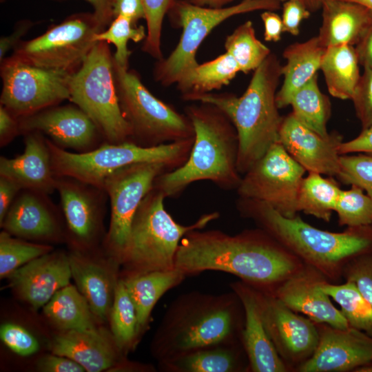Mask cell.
Returning a JSON list of instances; mask_svg holds the SVG:
<instances>
[{
  "label": "cell",
  "instance_id": "1",
  "mask_svg": "<svg viewBox=\"0 0 372 372\" xmlns=\"http://www.w3.org/2000/svg\"><path fill=\"white\" fill-rule=\"evenodd\" d=\"M303 265L259 227L236 235L220 230H192L181 239L174 260V268L186 276L205 271L227 272L270 293Z\"/></svg>",
  "mask_w": 372,
  "mask_h": 372
},
{
  "label": "cell",
  "instance_id": "2",
  "mask_svg": "<svg viewBox=\"0 0 372 372\" xmlns=\"http://www.w3.org/2000/svg\"><path fill=\"white\" fill-rule=\"evenodd\" d=\"M245 313L234 291L212 294L192 291L168 306L152 342L158 362L223 343L241 341Z\"/></svg>",
  "mask_w": 372,
  "mask_h": 372
},
{
  "label": "cell",
  "instance_id": "3",
  "mask_svg": "<svg viewBox=\"0 0 372 372\" xmlns=\"http://www.w3.org/2000/svg\"><path fill=\"white\" fill-rule=\"evenodd\" d=\"M237 209L242 217L254 220L330 282L343 280L344 269L351 260L372 254V224L331 232L311 225L298 214L285 216L269 204L257 200L239 198Z\"/></svg>",
  "mask_w": 372,
  "mask_h": 372
},
{
  "label": "cell",
  "instance_id": "4",
  "mask_svg": "<svg viewBox=\"0 0 372 372\" xmlns=\"http://www.w3.org/2000/svg\"><path fill=\"white\" fill-rule=\"evenodd\" d=\"M194 130L188 158L180 167L158 176L153 188L165 198L178 196L191 183L210 180L223 189L238 188V137L227 114L214 105L192 104L185 108Z\"/></svg>",
  "mask_w": 372,
  "mask_h": 372
},
{
  "label": "cell",
  "instance_id": "5",
  "mask_svg": "<svg viewBox=\"0 0 372 372\" xmlns=\"http://www.w3.org/2000/svg\"><path fill=\"white\" fill-rule=\"evenodd\" d=\"M281 69L278 56L271 52L254 71L240 96L210 92L192 96L188 100L214 105L229 118L238 137L237 168L240 174H245L278 141L283 118L276 103Z\"/></svg>",
  "mask_w": 372,
  "mask_h": 372
},
{
  "label": "cell",
  "instance_id": "6",
  "mask_svg": "<svg viewBox=\"0 0 372 372\" xmlns=\"http://www.w3.org/2000/svg\"><path fill=\"white\" fill-rule=\"evenodd\" d=\"M165 198L152 188L135 214L127 246L119 259L127 276L174 269L176 254L184 236L203 229L220 216L217 211L205 214L194 223L183 225L166 211Z\"/></svg>",
  "mask_w": 372,
  "mask_h": 372
},
{
  "label": "cell",
  "instance_id": "7",
  "mask_svg": "<svg viewBox=\"0 0 372 372\" xmlns=\"http://www.w3.org/2000/svg\"><path fill=\"white\" fill-rule=\"evenodd\" d=\"M52 165L57 176H69L103 189L105 178L114 171L141 163H161L170 171L188 158L194 137L154 147H143L128 141L105 143L84 153L70 152L47 138Z\"/></svg>",
  "mask_w": 372,
  "mask_h": 372
},
{
  "label": "cell",
  "instance_id": "8",
  "mask_svg": "<svg viewBox=\"0 0 372 372\" xmlns=\"http://www.w3.org/2000/svg\"><path fill=\"white\" fill-rule=\"evenodd\" d=\"M280 3L277 0H242L229 7L211 8L196 6L185 0H172L167 13L174 23L182 28V34L170 54L156 62L153 71L155 81L164 87L178 84L199 64L198 50L216 26L237 14L277 10Z\"/></svg>",
  "mask_w": 372,
  "mask_h": 372
},
{
  "label": "cell",
  "instance_id": "9",
  "mask_svg": "<svg viewBox=\"0 0 372 372\" xmlns=\"http://www.w3.org/2000/svg\"><path fill=\"white\" fill-rule=\"evenodd\" d=\"M108 44L97 42L70 81V100L94 121L107 143L130 141V125L121 112Z\"/></svg>",
  "mask_w": 372,
  "mask_h": 372
},
{
  "label": "cell",
  "instance_id": "10",
  "mask_svg": "<svg viewBox=\"0 0 372 372\" xmlns=\"http://www.w3.org/2000/svg\"><path fill=\"white\" fill-rule=\"evenodd\" d=\"M114 71L120 107L131 128L130 141L154 147L194 137L187 116L154 96L135 71L114 61Z\"/></svg>",
  "mask_w": 372,
  "mask_h": 372
},
{
  "label": "cell",
  "instance_id": "11",
  "mask_svg": "<svg viewBox=\"0 0 372 372\" xmlns=\"http://www.w3.org/2000/svg\"><path fill=\"white\" fill-rule=\"evenodd\" d=\"M101 31L94 13L73 14L41 35L21 41L11 56L34 66L74 72L97 43L94 35Z\"/></svg>",
  "mask_w": 372,
  "mask_h": 372
},
{
  "label": "cell",
  "instance_id": "12",
  "mask_svg": "<svg viewBox=\"0 0 372 372\" xmlns=\"http://www.w3.org/2000/svg\"><path fill=\"white\" fill-rule=\"evenodd\" d=\"M72 73L5 58L1 62L0 105L19 118L70 100Z\"/></svg>",
  "mask_w": 372,
  "mask_h": 372
},
{
  "label": "cell",
  "instance_id": "13",
  "mask_svg": "<svg viewBox=\"0 0 372 372\" xmlns=\"http://www.w3.org/2000/svg\"><path fill=\"white\" fill-rule=\"evenodd\" d=\"M306 170L277 141L242 176L239 198L265 202L287 217L297 215V198Z\"/></svg>",
  "mask_w": 372,
  "mask_h": 372
},
{
  "label": "cell",
  "instance_id": "14",
  "mask_svg": "<svg viewBox=\"0 0 372 372\" xmlns=\"http://www.w3.org/2000/svg\"><path fill=\"white\" fill-rule=\"evenodd\" d=\"M170 171L161 163H141L121 167L104 180L103 189L110 201L111 217L107 242L118 260L130 236L135 214L153 188L156 178Z\"/></svg>",
  "mask_w": 372,
  "mask_h": 372
},
{
  "label": "cell",
  "instance_id": "15",
  "mask_svg": "<svg viewBox=\"0 0 372 372\" xmlns=\"http://www.w3.org/2000/svg\"><path fill=\"white\" fill-rule=\"evenodd\" d=\"M254 289L265 327L275 349L289 371H296L317 349L318 324L287 307L273 294Z\"/></svg>",
  "mask_w": 372,
  "mask_h": 372
},
{
  "label": "cell",
  "instance_id": "16",
  "mask_svg": "<svg viewBox=\"0 0 372 372\" xmlns=\"http://www.w3.org/2000/svg\"><path fill=\"white\" fill-rule=\"evenodd\" d=\"M21 134L39 132L58 147L90 152L103 138L90 117L76 105H54L19 118Z\"/></svg>",
  "mask_w": 372,
  "mask_h": 372
},
{
  "label": "cell",
  "instance_id": "17",
  "mask_svg": "<svg viewBox=\"0 0 372 372\" xmlns=\"http://www.w3.org/2000/svg\"><path fill=\"white\" fill-rule=\"evenodd\" d=\"M319 342L298 372H353L372 361V337L352 327L338 329L317 324Z\"/></svg>",
  "mask_w": 372,
  "mask_h": 372
},
{
  "label": "cell",
  "instance_id": "18",
  "mask_svg": "<svg viewBox=\"0 0 372 372\" xmlns=\"http://www.w3.org/2000/svg\"><path fill=\"white\" fill-rule=\"evenodd\" d=\"M278 141L308 172L338 176L340 169L339 147L343 141L337 132L322 136L291 112L282 118Z\"/></svg>",
  "mask_w": 372,
  "mask_h": 372
},
{
  "label": "cell",
  "instance_id": "19",
  "mask_svg": "<svg viewBox=\"0 0 372 372\" xmlns=\"http://www.w3.org/2000/svg\"><path fill=\"white\" fill-rule=\"evenodd\" d=\"M329 281L316 268L304 263L295 274L279 285L273 294L291 310L304 315L317 324L338 329L349 327L340 309L336 308L321 285Z\"/></svg>",
  "mask_w": 372,
  "mask_h": 372
},
{
  "label": "cell",
  "instance_id": "20",
  "mask_svg": "<svg viewBox=\"0 0 372 372\" xmlns=\"http://www.w3.org/2000/svg\"><path fill=\"white\" fill-rule=\"evenodd\" d=\"M56 190L73 238L79 244L91 243L99 229L105 191L69 176L57 177Z\"/></svg>",
  "mask_w": 372,
  "mask_h": 372
},
{
  "label": "cell",
  "instance_id": "21",
  "mask_svg": "<svg viewBox=\"0 0 372 372\" xmlns=\"http://www.w3.org/2000/svg\"><path fill=\"white\" fill-rule=\"evenodd\" d=\"M240 298L245 313L241 342L249 362V371H290L276 351L265 327L255 289L240 280L230 284Z\"/></svg>",
  "mask_w": 372,
  "mask_h": 372
},
{
  "label": "cell",
  "instance_id": "22",
  "mask_svg": "<svg viewBox=\"0 0 372 372\" xmlns=\"http://www.w3.org/2000/svg\"><path fill=\"white\" fill-rule=\"evenodd\" d=\"M24 135L23 152L17 157H0V176L15 183L21 189L50 194L56 190L57 176L47 138L39 132Z\"/></svg>",
  "mask_w": 372,
  "mask_h": 372
},
{
  "label": "cell",
  "instance_id": "23",
  "mask_svg": "<svg viewBox=\"0 0 372 372\" xmlns=\"http://www.w3.org/2000/svg\"><path fill=\"white\" fill-rule=\"evenodd\" d=\"M72 277L69 256L48 253L14 271L11 285L34 308L44 307L54 293L70 284Z\"/></svg>",
  "mask_w": 372,
  "mask_h": 372
},
{
  "label": "cell",
  "instance_id": "24",
  "mask_svg": "<svg viewBox=\"0 0 372 372\" xmlns=\"http://www.w3.org/2000/svg\"><path fill=\"white\" fill-rule=\"evenodd\" d=\"M48 194L22 189L8 211L1 227L22 238L50 239L59 234L56 208Z\"/></svg>",
  "mask_w": 372,
  "mask_h": 372
},
{
  "label": "cell",
  "instance_id": "25",
  "mask_svg": "<svg viewBox=\"0 0 372 372\" xmlns=\"http://www.w3.org/2000/svg\"><path fill=\"white\" fill-rule=\"evenodd\" d=\"M322 23L317 35L325 48L348 44L355 46L372 23V13L347 0H322Z\"/></svg>",
  "mask_w": 372,
  "mask_h": 372
},
{
  "label": "cell",
  "instance_id": "26",
  "mask_svg": "<svg viewBox=\"0 0 372 372\" xmlns=\"http://www.w3.org/2000/svg\"><path fill=\"white\" fill-rule=\"evenodd\" d=\"M52 351L74 360L88 372L107 369L118 358L113 344L96 328L65 330L53 340Z\"/></svg>",
  "mask_w": 372,
  "mask_h": 372
},
{
  "label": "cell",
  "instance_id": "27",
  "mask_svg": "<svg viewBox=\"0 0 372 372\" xmlns=\"http://www.w3.org/2000/svg\"><path fill=\"white\" fill-rule=\"evenodd\" d=\"M165 372L249 371V362L241 341L201 348L174 359L159 362Z\"/></svg>",
  "mask_w": 372,
  "mask_h": 372
},
{
  "label": "cell",
  "instance_id": "28",
  "mask_svg": "<svg viewBox=\"0 0 372 372\" xmlns=\"http://www.w3.org/2000/svg\"><path fill=\"white\" fill-rule=\"evenodd\" d=\"M325 50L318 36L285 49L282 55L286 63L281 69L283 81L276 94L279 109L289 105L293 94L317 74Z\"/></svg>",
  "mask_w": 372,
  "mask_h": 372
},
{
  "label": "cell",
  "instance_id": "29",
  "mask_svg": "<svg viewBox=\"0 0 372 372\" xmlns=\"http://www.w3.org/2000/svg\"><path fill=\"white\" fill-rule=\"evenodd\" d=\"M187 276L174 268L127 276L123 278L135 306L140 332L147 327L152 311L167 291L180 284Z\"/></svg>",
  "mask_w": 372,
  "mask_h": 372
},
{
  "label": "cell",
  "instance_id": "30",
  "mask_svg": "<svg viewBox=\"0 0 372 372\" xmlns=\"http://www.w3.org/2000/svg\"><path fill=\"white\" fill-rule=\"evenodd\" d=\"M355 46L342 44L326 48L322 71L329 94L342 100H351L361 76Z\"/></svg>",
  "mask_w": 372,
  "mask_h": 372
},
{
  "label": "cell",
  "instance_id": "31",
  "mask_svg": "<svg viewBox=\"0 0 372 372\" xmlns=\"http://www.w3.org/2000/svg\"><path fill=\"white\" fill-rule=\"evenodd\" d=\"M72 277L87 300L92 313L105 320L112 309V287L109 275L100 265L80 254L69 256Z\"/></svg>",
  "mask_w": 372,
  "mask_h": 372
},
{
  "label": "cell",
  "instance_id": "32",
  "mask_svg": "<svg viewBox=\"0 0 372 372\" xmlns=\"http://www.w3.org/2000/svg\"><path fill=\"white\" fill-rule=\"evenodd\" d=\"M240 72L236 61L225 52L209 61L198 64L177 85L182 97L188 101L192 96L210 93L226 86Z\"/></svg>",
  "mask_w": 372,
  "mask_h": 372
},
{
  "label": "cell",
  "instance_id": "33",
  "mask_svg": "<svg viewBox=\"0 0 372 372\" xmlns=\"http://www.w3.org/2000/svg\"><path fill=\"white\" fill-rule=\"evenodd\" d=\"M43 311L64 331L95 329L93 313L87 300L78 289L70 284L54 293L44 306Z\"/></svg>",
  "mask_w": 372,
  "mask_h": 372
},
{
  "label": "cell",
  "instance_id": "34",
  "mask_svg": "<svg viewBox=\"0 0 372 372\" xmlns=\"http://www.w3.org/2000/svg\"><path fill=\"white\" fill-rule=\"evenodd\" d=\"M341 189L332 178L309 172L303 178L297 198L298 211L329 222L335 211Z\"/></svg>",
  "mask_w": 372,
  "mask_h": 372
},
{
  "label": "cell",
  "instance_id": "35",
  "mask_svg": "<svg viewBox=\"0 0 372 372\" xmlns=\"http://www.w3.org/2000/svg\"><path fill=\"white\" fill-rule=\"evenodd\" d=\"M291 113L303 125L322 136H328L327 123L331 114L328 97L320 90L316 74L291 96Z\"/></svg>",
  "mask_w": 372,
  "mask_h": 372
},
{
  "label": "cell",
  "instance_id": "36",
  "mask_svg": "<svg viewBox=\"0 0 372 372\" xmlns=\"http://www.w3.org/2000/svg\"><path fill=\"white\" fill-rule=\"evenodd\" d=\"M321 289L340 306L350 327L372 337V305L353 283L325 281L321 285Z\"/></svg>",
  "mask_w": 372,
  "mask_h": 372
},
{
  "label": "cell",
  "instance_id": "37",
  "mask_svg": "<svg viewBox=\"0 0 372 372\" xmlns=\"http://www.w3.org/2000/svg\"><path fill=\"white\" fill-rule=\"evenodd\" d=\"M225 49L238 63L240 72L254 71L271 54L270 49L256 36L251 21L238 25L225 41Z\"/></svg>",
  "mask_w": 372,
  "mask_h": 372
},
{
  "label": "cell",
  "instance_id": "38",
  "mask_svg": "<svg viewBox=\"0 0 372 372\" xmlns=\"http://www.w3.org/2000/svg\"><path fill=\"white\" fill-rule=\"evenodd\" d=\"M110 322L114 340L119 349L131 348L141 332L135 306L123 279L115 285Z\"/></svg>",
  "mask_w": 372,
  "mask_h": 372
},
{
  "label": "cell",
  "instance_id": "39",
  "mask_svg": "<svg viewBox=\"0 0 372 372\" xmlns=\"http://www.w3.org/2000/svg\"><path fill=\"white\" fill-rule=\"evenodd\" d=\"M147 30L143 25L137 26L129 18L118 15L116 17L107 29L96 33L94 39L96 42L105 41L116 47L113 55L114 62L118 65L128 68L131 52L127 48L130 40L138 43L145 40Z\"/></svg>",
  "mask_w": 372,
  "mask_h": 372
},
{
  "label": "cell",
  "instance_id": "40",
  "mask_svg": "<svg viewBox=\"0 0 372 372\" xmlns=\"http://www.w3.org/2000/svg\"><path fill=\"white\" fill-rule=\"evenodd\" d=\"M3 230L0 234V277L9 276L30 261L52 251L48 245L31 243L13 238Z\"/></svg>",
  "mask_w": 372,
  "mask_h": 372
},
{
  "label": "cell",
  "instance_id": "41",
  "mask_svg": "<svg viewBox=\"0 0 372 372\" xmlns=\"http://www.w3.org/2000/svg\"><path fill=\"white\" fill-rule=\"evenodd\" d=\"M335 211L340 226L372 224V199L356 185H352L348 190H341Z\"/></svg>",
  "mask_w": 372,
  "mask_h": 372
},
{
  "label": "cell",
  "instance_id": "42",
  "mask_svg": "<svg viewBox=\"0 0 372 372\" xmlns=\"http://www.w3.org/2000/svg\"><path fill=\"white\" fill-rule=\"evenodd\" d=\"M172 0H141L147 24V35L142 50L160 60L161 51V34L165 15L167 13Z\"/></svg>",
  "mask_w": 372,
  "mask_h": 372
},
{
  "label": "cell",
  "instance_id": "43",
  "mask_svg": "<svg viewBox=\"0 0 372 372\" xmlns=\"http://www.w3.org/2000/svg\"><path fill=\"white\" fill-rule=\"evenodd\" d=\"M340 164L337 178L344 184L360 187L372 199V154H342Z\"/></svg>",
  "mask_w": 372,
  "mask_h": 372
},
{
  "label": "cell",
  "instance_id": "44",
  "mask_svg": "<svg viewBox=\"0 0 372 372\" xmlns=\"http://www.w3.org/2000/svg\"><path fill=\"white\" fill-rule=\"evenodd\" d=\"M342 279L353 283L372 305V254L351 260L344 269Z\"/></svg>",
  "mask_w": 372,
  "mask_h": 372
},
{
  "label": "cell",
  "instance_id": "45",
  "mask_svg": "<svg viewBox=\"0 0 372 372\" xmlns=\"http://www.w3.org/2000/svg\"><path fill=\"white\" fill-rule=\"evenodd\" d=\"M0 338L10 349L19 355H30L39 349L37 340L25 329L17 324H2Z\"/></svg>",
  "mask_w": 372,
  "mask_h": 372
},
{
  "label": "cell",
  "instance_id": "46",
  "mask_svg": "<svg viewBox=\"0 0 372 372\" xmlns=\"http://www.w3.org/2000/svg\"><path fill=\"white\" fill-rule=\"evenodd\" d=\"M351 101L362 130L372 126V69L364 68Z\"/></svg>",
  "mask_w": 372,
  "mask_h": 372
},
{
  "label": "cell",
  "instance_id": "47",
  "mask_svg": "<svg viewBox=\"0 0 372 372\" xmlns=\"http://www.w3.org/2000/svg\"><path fill=\"white\" fill-rule=\"evenodd\" d=\"M311 12L300 0H287L283 2L282 21L283 32L293 36L300 33L301 22L310 17Z\"/></svg>",
  "mask_w": 372,
  "mask_h": 372
},
{
  "label": "cell",
  "instance_id": "48",
  "mask_svg": "<svg viewBox=\"0 0 372 372\" xmlns=\"http://www.w3.org/2000/svg\"><path fill=\"white\" fill-rule=\"evenodd\" d=\"M38 368L45 372H83L85 369L74 360L56 354L43 357L38 363Z\"/></svg>",
  "mask_w": 372,
  "mask_h": 372
},
{
  "label": "cell",
  "instance_id": "49",
  "mask_svg": "<svg viewBox=\"0 0 372 372\" xmlns=\"http://www.w3.org/2000/svg\"><path fill=\"white\" fill-rule=\"evenodd\" d=\"M21 134L19 118L0 105V146L10 143Z\"/></svg>",
  "mask_w": 372,
  "mask_h": 372
},
{
  "label": "cell",
  "instance_id": "50",
  "mask_svg": "<svg viewBox=\"0 0 372 372\" xmlns=\"http://www.w3.org/2000/svg\"><path fill=\"white\" fill-rule=\"evenodd\" d=\"M340 155L351 153L372 154V126L362 130L360 134L352 140L342 142L339 147Z\"/></svg>",
  "mask_w": 372,
  "mask_h": 372
},
{
  "label": "cell",
  "instance_id": "51",
  "mask_svg": "<svg viewBox=\"0 0 372 372\" xmlns=\"http://www.w3.org/2000/svg\"><path fill=\"white\" fill-rule=\"evenodd\" d=\"M33 23L29 20H23L18 22L13 32L8 36L1 37L0 39V62L5 58L6 54L21 41V39L32 28Z\"/></svg>",
  "mask_w": 372,
  "mask_h": 372
},
{
  "label": "cell",
  "instance_id": "52",
  "mask_svg": "<svg viewBox=\"0 0 372 372\" xmlns=\"http://www.w3.org/2000/svg\"><path fill=\"white\" fill-rule=\"evenodd\" d=\"M260 17L265 27V40L270 42L280 41L284 32L282 17L272 10H265Z\"/></svg>",
  "mask_w": 372,
  "mask_h": 372
},
{
  "label": "cell",
  "instance_id": "53",
  "mask_svg": "<svg viewBox=\"0 0 372 372\" xmlns=\"http://www.w3.org/2000/svg\"><path fill=\"white\" fill-rule=\"evenodd\" d=\"M21 190L15 183L0 176V225Z\"/></svg>",
  "mask_w": 372,
  "mask_h": 372
},
{
  "label": "cell",
  "instance_id": "54",
  "mask_svg": "<svg viewBox=\"0 0 372 372\" xmlns=\"http://www.w3.org/2000/svg\"><path fill=\"white\" fill-rule=\"evenodd\" d=\"M62 1L65 0H53ZM90 3L94 8V14L98 21L102 31L105 30L114 17V5L116 0H85Z\"/></svg>",
  "mask_w": 372,
  "mask_h": 372
},
{
  "label": "cell",
  "instance_id": "55",
  "mask_svg": "<svg viewBox=\"0 0 372 372\" xmlns=\"http://www.w3.org/2000/svg\"><path fill=\"white\" fill-rule=\"evenodd\" d=\"M122 15L136 24L141 19H145L144 8L141 0H116L114 17Z\"/></svg>",
  "mask_w": 372,
  "mask_h": 372
},
{
  "label": "cell",
  "instance_id": "56",
  "mask_svg": "<svg viewBox=\"0 0 372 372\" xmlns=\"http://www.w3.org/2000/svg\"><path fill=\"white\" fill-rule=\"evenodd\" d=\"M355 48L360 65L372 69V23Z\"/></svg>",
  "mask_w": 372,
  "mask_h": 372
},
{
  "label": "cell",
  "instance_id": "57",
  "mask_svg": "<svg viewBox=\"0 0 372 372\" xmlns=\"http://www.w3.org/2000/svg\"><path fill=\"white\" fill-rule=\"evenodd\" d=\"M188 3L199 6L211 8H220L234 0H185Z\"/></svg>",
  "mask_w": 372,
  "mask_h": 372
},
{
  "label": "cell",
  "instance_id": "58",
  "mask_svg": "<svg viewBox=\"0 0 372 372\" xmlns=\"http://www.w3.org/2000/svg\"><path fill=\"white\" fill-rule=\"evenodd\" d=\"M310 12L321 8L322 0H300Z\"/></svg>",
  "mask_w": 372,
  "mask_h": 372
},
{
  "label": "cell",
  "instance_id": "59",
  "mask_svg": "<svg viewBox=\"0 0 372 372\" xmlns=\"http://www.w3.org/2000/svg\"><path fill=\"white\" fill-rule=\"evenodd\" d=\"M358 3L367 8L372 13V0H347Z\"/></svg>",
  "mask_w": 372,
  "mask_h": 372
},
{
  "label": "cell",
  "instance_id": "60",
  "mask_svg": "<svg viewBox=\"0 0 372 372\" xmlns=\"http://www.w3.org/2000/svg\"><path fill=\"white\" fill-rule=\"evenodd\" d=\"M353 372H372V361L357 368Z\"/></svg>",
  "mask_w": 372,
  "mask_h": 372
},
{
  "label": "cell",
  "instance_id": "61",
  "mask_svg": "<svg viewBox=\"0 0 372 372\" xmlns=\"http://www.w3.org/2000/svg\"><path fill=\"white\" fill-rule=\"evenodd\" d=\"M277 1H280V2H285V1H287V0H277Z\"/></svg>",
  "mask_w": 372,
  "mask_h": 372
},
{
  "label": "cell",
  "instance_id": "62",
  "mask_svg": "<svg viewBox=\"0 0 372 372\" xmlns=\"http://www.w3.org/2000/svg\"><path fill=\"white\" fill-rule=\"evenodd\" d=\"M6 0H0L1 3H3Z\"/></svg>",
  "mask_w": 372,
  "mask_h": 372
}]
</instances>
